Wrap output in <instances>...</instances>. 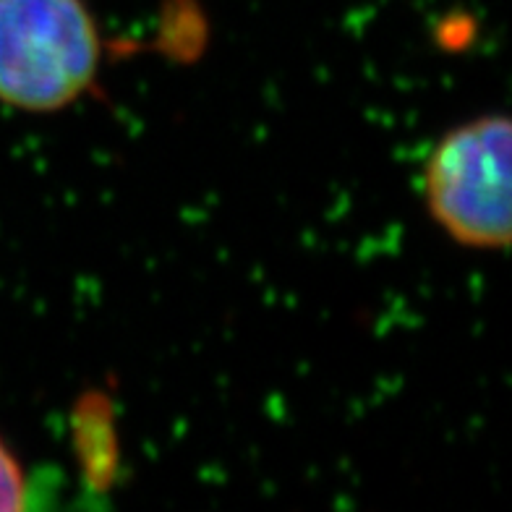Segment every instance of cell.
<instances>
[{
    "mask_svg": "<svg viewBox=\"0 0 512 512\" xmlns=\"http://www.w3.org/2000/svg\"><path fill=\"white\" fill-rule=\"evenodd\" d=\"M102 34L87 0H0V102L58 113L95 87Z\"/></svg>",
    "mask_w": 512,
    "mask_h": 512,
    "instance_id": "cell-1",
    "label": "cell"
},
{
    "mask_svg": "<svg viewBox=\"0 0 512 512\" xmlns=\"http://www.w3.org/2000/svg\"><path fill=\"white\" fill-rule=\"evenodd\" d=\"M424 199L445 236L473 251H502L512 238V126L486 113L450 128L424 165Z\"/></svg>",
    "mask_w": 512,
    "mask_h": 512,
    "instance_id": "cell-2",
    "label": "cell"
},
{
    "mask_svg": "<svg viewBox=\"0 0 512 512\" xmlns=\"http://www.w3.org/2000/svg\"><path fill=\"white\" fill-rule=\"evenodd\" d=\"M76 445H79L87 479L105 489L113 481L118 445L113 437L110 403L97 392L87 395V400L76 405Z\"/></svg>",
    "mask_w": 512,
    "mask_h": 512,
    "instance_id": "cell-3",
    "label": "cell"
},
{
    "mask_svg": "<svg viewBox=\"0 0 512 512\" xmlns=\"http://www.w3.org/2000/svg\"><path fill=\"white\" fill-rule=\"evenodd\" d=\"M29 507V481L24 465L0 437V512H21Z\"/></svg>",
    "mask_w": 512,
    "mask_h": 512,
    "instance_id": "cell-4",
    "label": "cell"
}]
</instances>
